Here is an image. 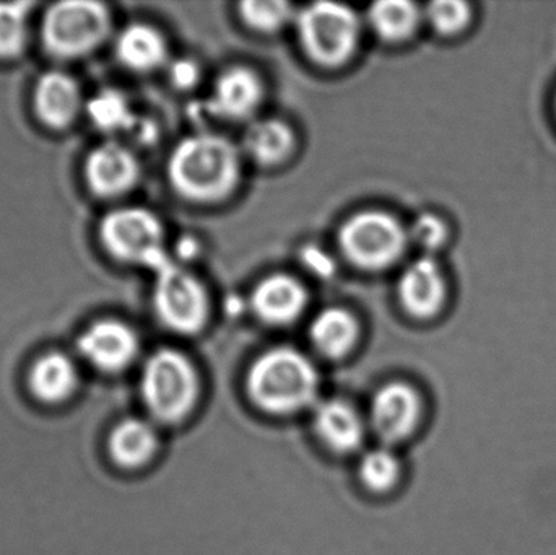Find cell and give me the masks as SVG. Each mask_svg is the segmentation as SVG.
Wrapping results in <instances>:
<instances>
[{"label":"cell","instance_id":"obj_1","mask_svg":"<svg viewBox=\"0 0 556 555\" xmlns=\"http://www.w3.org/2000/svg\"><path fill=\"white\" fill-rule=\"evenodd\" d=\"M237 146L217 134H194L168 160V178L182 198L212 202L233 191L240 179Z\"/></svg>","mask_w":556,"mask_h":555},{"label":"cell","instance_id":"obj_2","mask_svg":"<svg viewBox=\"0 0 556 555\" xmlns=\"http://www.w3.org/2000/svg\"><path fill=\"white\" fill-rule=\"evenodd\" d=\"M247 383L257 407L287 416L313 404L319 375L313 362L296 349L277 348L251 365Z\"/></svg>","mask_w":556,"mask_h":555},{"label":"cell","instance_id":"obj_3","mask_svg":"<svg viewBox=\"0 0 556 555\" xmlns=\"http://www.w3.org/2000/svg\"><path fill=\"white\" fill-rule=\"evenodd\" d=\"M111 12L97 0H61L48 7L39 39L49 58L75 61L97 51L111 33Z\"/></svg>","mask_w":556,"mask_h":555},{"label":"cell","instance_id":"obj_4","mask_svg":"<svg viewBox=\"0 0 556 555\" xmlns=\"http://www.w3.org/2000/svg\"><path fill=\"white\" fill-rule=\"evenodd\" d=\"M98 241L117 263L142 266L159 273L173 263L165 251V231L153 212L143 207H119L103 215Z\"/></svg>","mask_w":556,"mask_h":555},{"label":"cell","instance_id":"obj_5","mask_svg":"<svg viewBox=\"0 0 556 555\" xmlns=\"http://www.w3.org/2000/svg\"><path fill=\"white\" fill-rule=\"evenodd\" d=\"M140 390L155 419L175 424L185 419L198 401V371L181 352L162 349L143 365Z\"/></svg>","mask_w":556,"mask_h":555},{"label":"cell","instance_id":"obj_6","mask_svg":"<svg viewBox=\"0 0 556 555\" xmlns=\"http://www.w3.org/2000/svg\"><path fill=\"white\" fill-rule=\"evenodd\" d=\"M294 22L304 52L326 67L349 61L358 46V15L343 3H311L294 15Z\"/></svg>","mask_w":556,"mask_h":555},{"label":"cell","instance_id":"obj_7","mask_svg":"<svg viewBox=\"0 0 556 555\" xmlns=\"http://www.w3.org/2000/svg\"><path fill=\"white\" fill-rule=\"evenodd\" d=\"M408 234L388 212L363 211L343 222L339 247L343 256L365 270H381L404 254Z\"/></svg>","mask_w":556,"mask_h":555},{"label":"cell","instance_id":"obj_8","mask_svg":"<svg viewBox=\"0 0 556 555\" xmlns=\"http://www.w3.org/2000/svg\"><path fill=\"white\" fill-rule=\"evenodd\" d=\"M152 299L162 325L179 335H194L207 319L204 287L178 264L169 263L155 274Z\"/></svg>","mask_w":556,"mask_h":555},{"label":"cell","instance_id":"obj_9","mask_svg":"<svg viewBox=\"0 0 556 555\" xmlns=\"http://www.w3.org/2000/svg\"><path fill=\"white\" fill-rule=\"evenodd\" d=\"M139 176V160L114 140L93 147L85 156L84 181L94 198H121L137 185Z\"/></svg>","mask_w":556,"mask_h":555},{"label":"cell","instance_id":"obj_10","mask_svg":"<svg viewBox=\"0 0 556 555\" xmlns=\"http://www.w3.org/2000/svg\"><path fill=\"white\" fill-rule=\"evenodd\" d=\"M31 108L42 127L52 133H64L85 111L84 93L67 72L48 71L33 85Z\"/></svg>","mask_w":556,"mask_h":555},{"label":"cell","instance_id":"obj_11","mask_svg":"<svg viewBox=\"0 0 556 555\" xmlns=\"http://www.w3.org/2000/svg\"><path fill=\"white\" fill-rule=\"evenodd\" d=\"M77 351L91 367L104 374H117L137 357L139 338L119 319H100L78 336Z\"/></svg>","mask_w":556,"mask_h":555},{"label":"cell","instance_id":"obj_12","mask_svg":"<svg viewBox=\"0 0 556 555\" xmlns=\"http://www.w3.org/2000/svg\"><path fill=\"white\" fill-rule=\"evenodd\" d=\"M420 417V396L401 381L386 384L372 398V429L382 442H401L414 432Z\"/></svg>","mask_w":556,"mask_h":555},{"label":"cell","instance_id":"obj_13","mask_svg":"<svg viewBox=\"0 0 556 555\" xmlns=\"http://www.w3.org/2000/svg\"><path fill=\"white\" fill-rule=\"evenodd\" d=\"M397 293L408 315L415 318L437 315L447 295L446 279L440 264L431 256L418 257L402 273Z\"/></svg>","mask_w":556,"mask_h":555},{"label":"cell","instance_id":"obj_14","mask_svg":"<svg viewBox=\"0 0 556 555\" xmlns=\"http://www.w3.org/2000/svg\"><path fill=\"white\" fill-rule=\"evenodd\" d=\"M263 100V84L248 67H231L215 81L207 108L222 119L240 121L250 117Z\"/></svg>","mask_w":556,"mask_h":555},{"label":"cell","instance_id":"obj_15","mask_svg":"<svg viewBox=\"0 0 556 555\" xmlns=\"http://www.w3.org/2000/svg\"><path fill=\"white\" fill-rule=\"evenodd\" d=\"M306 303V290L287 274H274L261 280L251 297L254 313L273 326L296 321Z\"/></svg>","mask_w":556,"mask_h":555},{"label":"cell","instance_id":"obj_16","mask_svg":"<svg viewBox=\"0 0 556 555\" xmlns=\"http://www.w3.org/2000/svg\"><path fill=\"white\" fill-rule=\"evenodd\" d=\"M28 384L36 400L48 404L62 403L77 388V367L64 352H46L33 362Z\"/></svg>","mask_w":556,"mask_h":555},{"label":"cell","instance_id":"obj_17","mask_svg":"<svg viewBox=\"0 0 556 555\" xmlns=\"http://www.w3.org/2000/svg\"><path fill=\"white\" fill-rule=\"evenodd\" d=\"M114 54L132 72H152L166 62L168 49L159 29L147 23H130L117 35Z\"/></svg>","mask_w":556,"mask_h":555},{"label":"cell","instance_id":"obj_18","mask_svg":"<svg viewBox=\"0 0 556 555\" xmlns=\"http://www.w3.org/2000/svg\"><path fill=\"white\" fill-rule=\"evenodd\" d=\"M314 430L337 453L355 452L363 442L365 429L358 413L345 401H324L314 413Z\"/></svg>","mask_w":556,"mask_h":555},{"label":"cell","instance_id":"obj_19","mask_svg":"<svg viewBox=\"0 0 556 555\" xmlns=\"http://www.w3.org/2000/svg\"><path fill=\"white\" fill-rule=\"evenodd\" d=\"M309 338L317 352L326 357H343L358 339V323L346 310L326 308L311 323Z\"/></svg>","mask_w":556,"mask_h":555},{"label":"cell","instance_id":"obj_20","mask_svg":"<svg viewBox=\"0 0 556 555\" xmlns=\"http://www.w3.org/2000/svg\"><path fill=\"white\" fill-rule=\"evenodd\" d=\"M155 429L142 419H127L114 427L110 437L111 458L123 468H139L155 453Z\"/></svg>","mask_w":556,"mask_h":555},{"label":"cell","instance_id":"obj_21","mask_svg":"<svg viewBox=\"0 0 556 555\" xmlns=\"http://www.w3.org/2000/svg\"><path fill=\"white\" fill-rule=\"evenodd\" d=\"M293 133L278 119H261L244 133V152L261 165H277L293 150Z\"/></svg>","mask_w":556,"mask_h":555},{"label":"cell","instance_id":"obj_22","mask_svg":"<svg viewBox=\"0 0 556 555\" xmlns=\"http://www.w3.org/2000/svg\"><path fill=\"white\" fill-rule=\"evenodd\" d=\"M420 18L418 7L407 0H382L368 10L369 25L386 41H404L417 31Z\"/></svg>","mask_w":556,"mask_h":555},{"label":"cell","instance_id":"obj_23","mask_svg":"<svg viewBox=\"0 0 556 555\" xmlns=\"http://www.w3.org/2000/svg\"><path fill=\"white\" fill-rule=\"evenodd\" d=\"M85 113L97 129L121 133L136 126V114L123 91L104 88L85 103Z\"/></svg>","mask_w":556,"mask_h":555},{"label":"cell","instance_id":"obj_24","mask_svg":"<svg viewBox=\"0 0 556 555\" xmlns=\"http://www.w3.org/2000/svg\"><path fill=\"white\" fill-rule=\"evenodd\" d=\"M29 2H0V61H16L29 41Z\"/></svg>","mask_w":556,"mask_h":555},{"label":"cell","instance_id":"obj_25","mask_svg":"<svg viewBox=\"0 0 556 555\" xmlns=\"http://www.w3.org/2000/svg\"><path fill=\"white\" fill-rule=\"evenodd\" d=\"M244 23L261 33H276L294 16L293 7L280 0H248L240 5Z\"/></svg>","mask_w":556,"mask_h":555},{"label":"cell","instance_id":"obj_26","mask_svg":"<svg viewBox=\"0 0 556 555\" xmlns=\"http://www.w3.org/2000/svg\"><path fill=\"white\" fill-rule=\"evenodd\" d=\"M358 472L366 488L375 492H384L397 481L399 462L389 450H371L359 462Z\"/></svg>","mask_w":556,"mask_h":555},{"label":"cell","instance_id":"obj_27","mask_svg":"<svg viewBox=\"0 0 556 555\" xmlns=\"http://www.w3.org/2000/svg\"><path fill=\"white\" fill-rule=\"evenodd\" d=\"M425 16L434 31L443 36H454L469 25L472 10L469 3L460 0H437L427 7Z\"/></svg>","mask_w":556,"mask_h":555},{"label":"cell","instance_id":"obj_28","mask_svg":"<svg viewBox=\"0 0 556 555\" xmlns=\"http://www.w3.org/2000/svg\"><path fill=\"white\" fill-rule=\"evenodd\" d=\"M408 237L425 251H434L440 250L446 243L450 235H447V225L444 224L443 218L434 214H421L412 224Z\"/></svg>","mask_w":556,"mask_h":555},{"label":"cell","instance_id":"obj_29","mask_svg":"<svg viewBox=\"0 0 556 555\" xmlns=\"http://www.w3.org/2000/svg\"><path fill=\"white\" fill-rule=\"evenodd\" d=\"M169 77L173 84L179 88H191L198 81L199 68L189 59H179L169 65Z\"/></svg>","mask_w":556,"mask_h":555},{"label":"cell","instance_id":"obj_30","mask_svg":"<svg viewBox=\"0 0 556 555\" xmlns=\"http://www.w3.org/2000/svg\"><path fill=\"white\" fill-rule=\"evenodd\" d=\"M304 263H306L307 266L313 267L316 273H332V263H330L329 257L324 256L320 251L307 250V254L304 256Z\"/></svg>","mask_w":556,"mask_h":555},{"label":"cell","instance_id":"obj_31","mask_svg":"<svg viewBox=\"0 0 556 555\" xmlns=\"http://www.w3.org/2000/svg\"><path fill=\"white\" fill-rule=\"evenodd\" d=\"M555 110H556V98H555Z\"/></svg>","mask_w":556,"mask_h":555}]
</instances>
